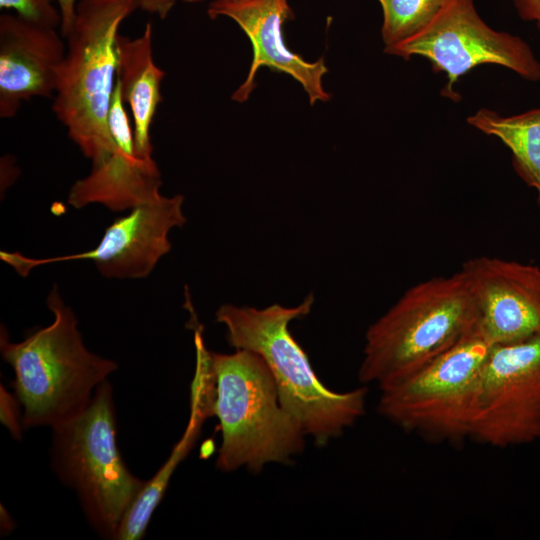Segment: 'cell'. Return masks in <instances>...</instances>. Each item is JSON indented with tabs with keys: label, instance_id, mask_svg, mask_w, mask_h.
Instances as JSON below:
<instances>
[{
	"label": "cell",
	"instance_id": "1",
	"mask_svg": "<svg viewBox=\"0 0 540 540\" xmlns=\"http://www.w3.org/2000/svg\"><path fill=\"white\" fill-rule=\"evenodd\" d=\"M313 302L309 294L294 307L273 304L258 309L223 304L216 311V320L225 326L230 346L252 351L265 361L284 409L298 421L305 435L325 445L364 414L367 389L332 391L314 372L307 354L289 331L290 322L306 316Z\"/></svg>",
	"mask_w": 540,
	"mask_h": 540
},
{
	"label": "cell",
	"instance_id": "2",
	"mask_svg": "<svg viewBox=\"0 0 540 540\" xmlns=\"http://www.w3.org/2000/svg\"><path fill=\"white\" fill-rule=\"evenodd\" d=\"M477 320L461 270L421 281L367 329L358 378L380 389L405 380L470 334Z\"/></svg>",
	"mask_w": 540,
	"mask_h": 540
},
{
	"label": "cell",
	"instance_id": "3",
	"mask_svg": "<svg viewBox=\"0 0 540 540\" xmlns=\"http://www.w3.org/2000/svg\"><path fill=\"white\" fill-rule=\"evenodd\" d=\"M47 306L53 322L21 342H11L3 328L0 351L13 368L12 386L22 407L24 427L51 429L80 413L94 392L117 369L113 360L89 351L73 311L53 287Z\"/></svg>",
	"mask_w": 540,
	"mask_h": 540
},
{
	"label": "cell",
	"instance_id": "4",
	"mask_svg": "<svg viewBox=\"0 0 540 540\" xmlns=\"http://www.w3.org/2000/svg\"><path fill=\"white\" fill-rule=\"evenodd\" d=\"M136 0H79L58 68L52 111L92 165L117 148L109 113L118 78L117 39Z\"/></svg>",
	"mask_w": 540,
	"mask_h": 540
},
{
	"label": "cell",
	"instance_id": "5",
	"mask_svg": "<svg viewBox=\"0 0 540 540\" xmlns=\"http://www.w3.org/2000/svg\"><path fill=\"white\" fill-rule=\"evenodd\" d=\"M210 359L215 379L213 415L222 437L217 468L259 472L268 463H286L301 453L306 435L282 406L265 361L245 349L210 352Z\"/></svg>",
	"mask_w": 540,
	"mask_h": 540
},
{
	"label": "cell",
	"instance_id": "6",
	"mask_svg": "<svg viewBox=\"0 0 540 540\" xmlns=\"http://www.w3.org/2000/svg\"><path fill=\"white\" fill-rule=\"evenodd\" d=\"M52 431L56 474L75 490L92 528L101 537L115 540L146 481L129 471L119 452L110 383L99 385L80 413Z\"/></svg>",
	"mask_w": 540,
	"mask_h": 540
},
{
	"label": "cell",
	"instance_id": "7",
	"mask_svg": "<svg viewBox=\"0 0 540 540\" xmlns=\"http://www.w3.org/2000/svg\"><path fill=\"white\" fill-rule=\"evenodd\" d=\"M491 346L476 326L414 375L381 388L379 413L431 441L458 443L471 438L482 368Z\"/></svg>",
	"mask_w": 540,
	"mask_h": 540
},
{
	"label": "cell",
	"instance_id": "8",
	"mask_svg": "<svg viewBox=\"0 0 540 540\" xmlns=\"http://www.w3.org/2000/svg\"><path fill=\"white\" fill-rule=\"evenodd\" d=\"M383 51L406 61L414 56L426 59L434 73L445 75L440 95L452 102L461 100L459 79L481 65H498L527 81H540V60L530 45L489 26L475 0H444L423 30Z\"/></svg>",
	"mask_w": 540,
	"mask_h": 540
},
{
	"label": "cell",
	"instance_id": "9",
	"mask_svg": "<svg viewBox=\"0 0 540 540\" xmlns=\"http://www.w3.org/2000/svg\"><path fill=\"white\" fill-rule=\"evenodd\" d=\"M540 438V334L492 345L471 439L506 448Z\"/></svg>",
	"mask_w": 540,
	"mask_h": 540
},
{
	"label": "cell",
	"instance_id": "10",
	"mask_svg": "<svg viewBox=\"0 0 540 540\" xmlns=\"http://www.w3.org/2000/svg\"><path fill=\"white\" fill-rule=\"evenodd\" d=\"M183 202L182 195L166 197L159 194L137 205L128 214L115 219L105 229L99 244L89 251L41 259L1 251L0 258L22 276L39 265L90 259L107 278H145L170 251L169 231L185 224Z\"/></svg>",
	"mask_w": 540,
	"mask_h": 540
},
{
	"label": "cell",
	"instance_id": "11",
	"mask_svg": "<svg viewBox=\"0 0 540 540\" xmlns=\"http://www.w3.org/2000/svg\"><path fill=\"white\" fill-rule=\"evenodd\" d=\"M477 308V328L491 344L540 334V267L494 256L464 262Z\"/></svg>",
	"mask_w": 540,
	"mask_h": 540
},
{
	"label": "cell",
	"instance_id": "12",
	"mask_svg": "<svg viewBox=\"0 0 540 540\" xmlns=\"http://www.w3.org/2000/svg\"><path fill=\"white\" fill-rule=\"evenodd\" d=\"M207 14L212 20L219 17L233 20L251 43L249 70L245 80L233 92V101L243 103L248 100L256 87L257 72L262 67L295 79L311 105L331 99L323 86V78L328 72L325 60L307 61L290 50L284 41L283 27L294 18L288 0H213Z\"/></svg>",
	"mask_w": 540,
	"mask_h": 540
},
{
	"label": "cell",
	"instance_id": "13",
	"mask_svg": "<svg viewBox=\"0 0 540 540\" xmlns=\"http://www.w3.org/2000/svg\"><path fill=\"white\" fill-rule=\"evenodd\" d=\"M58 29L4 12L0 16V118L35 97L54 96L66 43Z\"/></svg>",
	"mask_w": 540,
	"mask_h": 540
},
{
	"label": "cell",
	"instance_id": "14",
	"mask_svg": "<svg viewBox=\"0 0 540 540\" xmlns=\"http://www.w3.org/2000/svg\"><path fill=\"white\" fill-rule=\"evenodd\" d=\"M109 127L116 150L92 165L88 175L74 182L68 203L75 208L99 203L112 211L132 209L160 194L161 174L154 159L135 151L133 127L117 81L112 98Z\"/></svg>",
	"mask_w": 540,
	"mask_h": 540
},
{
	"label": "cell",
	"instance_id": "15",
	"mask_svg": "<svg viewBox=\"0 0 540 540\" xmlns=\"http://www.w3.org/2000/svg\"><path fill=\"white\" fill-rule=\"evenodd\" d=\"M153 27L146 23L141 35L117 39L120 92L133 118L136 154L152 159L151 126L163 97L161 84L165 72L155 63L152 49Z\"/></svg>",
	"mask_w": 540,
	"mask_h": 540
},
{
	"label": "cell",
	"instance_id": "16",
	"mask_svg": "<svg viewBox=\"0 0 540 540\" xmlns=\"http://www.w3.org/2000/svg\"><path fill=\"white\" fill-rule=\"evenodd\" d=\"M215 398L214 381L207 375L194 376L191 389V415L187 428L173 447L166 462L156 474L146 481L119 527L115 540L141 539L151 516L163 498L170 478L179 463L186 457L196 442L203 421L213 415Z\"/></svg>",
	"mask_w": 540,
	"mask_h": 540
},
{
	"label": "cell",
	"instance_id": "17",
	"mask_svg": "<svg viewBox=\"0 0 540 540\" xmlns=\"http://www.w3.org/2000/svg\"><path fill=\"white\" fill-rule=\"evenodd\" d=\"M466 121L478 131L498 138L510 150L517 175L536 190L540 205V107L515 115L479 108Z\"/></svg>",
	"mask_w": 540,
	"mask_h": 540
},
{
	"label": "cell",
	"instance_id": "18",
	"mask_svg": "<svg viewBox=\"0 0 540 540\" xmlns=\"http://www.w3.org/2000/svg\"><path fill=\"white\" fill-rule=\"evenodd\" d=\"M382 9L384 48L399 44L423 30L444 0H377Z\"/></svg>",
	"mask_w": 540,
	"mask_h": 540
},
{
	"label": "cell",
	"instance_id": "19",
	"mask_svg": "<svg viewBox=\"0 0 540 540\" xmlns=\"http://www.w3.org/2000/svg\"><path fill=\"white\" fill-rule=\"evenodd\" d=\"M0 8L13 11L30 22L60 29L61 14L57 0H0Z\"/></svg>",
	"mask_w": 540,
	"mask_h": 540
},
{
	"label": "cell",
	"instance_id": "20",
	"mask_svg": "<svg viewBox=\"0 0 540 540\" xmlns=\"http://www.w3.org/2000/svg\"><path fill=\"white\" fill-rule=\"evenodd\" d=\"M518 16L526 22L534 23L540 32V0H510Z\"/></svg>",
	"mask_w": 540,
	"mask_h": 540
},
{
	"label": "cell",
	"instance_id": "21",
	"mask_svg": "<svg viewBox=\"0 0 540 540\" xmlns=\"http://www.w3.org/2000/svg\"><path fill=\"white\" fill-rule=\"evenodd\" d=\"M1 407L6 408L9 411L8 415L1 416L2 422L9 428L14 436L19 435L21 433L22 424L19 423V416L16 413L17 406L11 395H9L7 391H3V388L1 389Z\"/></svg>",
	"mask_w": 540,
	"mask_h": 540
},
{
	"label": "cell",
	"instance_id": "22",
	"mask_svg": "<svg viewBox=\"0 0 540 540\" xmlns=\"http://www.w3.org/2000/svg\"><path fill=\"white\" fill-rule=\"evenodd\" d=\"M178 0H136L142 11L165 19Z\"/></svg>",
	"mask_w": 540,
	"mask_h": 540
},
{
	"label": "cell",
	"instance_id": "23",
	"mask_svg": "<svg viewBox=\"0 0 540 540\" xmlns=\"http://www.w3.org/2000/svg\"><path fill=\"white\" fill-rule=\"evenodd\" d=\"M79 0H57L61 14V25L59 31L65 37L69 32L76 13V7Z\"/></svg>",
	"mask_w": 540,
	"mask_h": 540
},
{
	"label": "cell",
	"instance_id": "24",
	"mask_svg": "<svg viewBox=\"0 0 540 540\" xmlns=\"http://www.w3.org/2000/svg\"><path fill=\"white\" fill-rule=\"evenodd\" d=\"M185 2H189V3H198V2H202V1H205V0H183ZM213 1V0H212Z\"/></svg>",
	"mask_w": 540,
	"mask_h": 540
}]
</instances>
